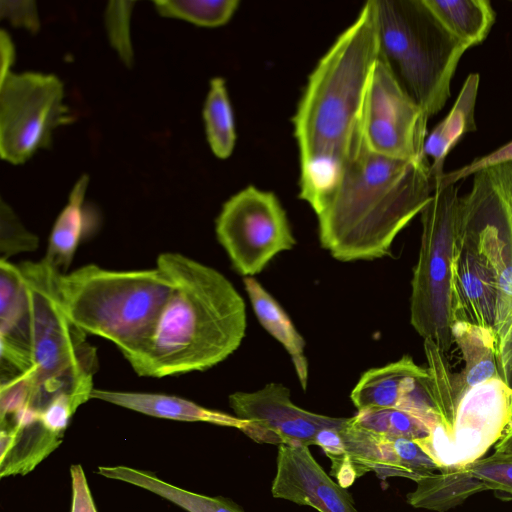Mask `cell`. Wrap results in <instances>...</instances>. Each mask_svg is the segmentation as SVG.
I'll return each instance as SVG.
<instances>
[{
  "mask_svg": "<svg viewBox=\"0 0 512 512\" xmlns=\"http://www.w3.org/2000/svg\"><path fill=\"white\" fill-rule=\"evenodd\" d=\"M134 5V1H110L104 10L108 41L126 67H131L134 63L130 30Z\"/></svg>",
  "mask_w": 512,
  "mask_h": 512,
  "instance_id": "cell-30",
  "label": "cell"
},
{
  "mask_svg": "<svg viewBox=\"0 0 512 512\" xmlns=\"http://www.w3.org/2000/svg\"><path fill=\"white\" fill-rule=\"evenodd\" d=\"M91 398L109 402L145 415L187 422H207L241 430L246 421L205 408L190 400L156 393L113 391L94 388Z\"/></svg>",
  "mask_w": 512,
  "mask_h": 512,
  "instance_id": "cell-18",
  "label": "cell"
},
{
  "mask_svg": "<svg viewBox=\"0 0 512 512\" xmlns=\"http://www.w3.org/2000/svg\"><path fill=\"white\" fill-rule=\"evenodd\" d=\"M72 485L71 512H97L89 485L80 464L70 467Z\"/></svg>",
  "mask_w": 512,
  "mask_h": 512,
  "instance_id": "cell-37",
  "label": "cell"
},
{
  "mask_svg": "<svg viewBox=\"0 0 512 512\" xmlns=\"http://www.w3.org/2000/svg\"><path fill=\"white\" fill-rule=\"evenodd\" d=\"M468 469L487 486L512 499V454L493 453L467 465Z\"/></svg>",
  "mask_w": 512,
  "mask_h": 512,
  "instance_id": "cell-32",
  "label": "cell"
},
{
  "mask_svg": "<svg viewBox=\"0 0 512 512\" xmlns=\"http://www.w3.org/2000/svg\"><path fill=\"white\" fill-rule=\"evenodd\" d=\"M439 23L468 48L482 43L496 20L488 0H423Z\"/></svg>",
  "mask_w": 512,
  "mask_h": 512,
  "instance_id": "cell-25",
  "label": "cell"
},
{
  "mask_svg": "<svg viewBox=\"0 0 512 512\" xmlns=\"http://www.w3.org/2000/svg\"><path fill=\"white\" fill-rule=\"evenodd\" d=\"M459 198L456 184L436 187L420 213L421 242L411 281L410 323L445 354L453 344L451 268Z\"/></svg>",
  "mask_w": 512,
  "mask_h": 512,
  "instance_id": "cell-8",
  "label": "cell"
},
{
  "mask_svg": "<svg viewBox=\"0 0 512 512\" xmlns=\"http://www.w3.org/2000/svg\"><path fill=\"white\" fill-rule=\"evenodd\" d=\"M202 116L205 134L212 153L219 159H227L236 143L234 113L225 80L214 77L210 80Z\"/></svg>",
  "mask_w": 512,
  "mask_h": 512,
  "instance_id": "cell-27",
  "label": "cell"
},
{
  "mask_svg": "<svg viewBox=\"0 0 512 512\" xmlns=\"http://www.w3.org/2000/svg\"><path fill=\"white\" fill-rule=\"evenodd\" d=\"M378 57L376 11L369 0L312 70L292 119L299 197L315 214L362 143L365 94Z\"/></svg>",
  "mask_w": 512,
  "mask_h": 512,
  "instance_id": "cell-1",
  "label": "cell"
},
{
  "mask_svg": "<svg viewBox=\"0 0 512 512\" xmlns=\"http://www.w3.org/2000/svg\"><path fill=\"white\" fill-rule=\"evenodd\" d=\"M357 428L386 440L420 441L430 435V428L417 415L399 408H369L350 418Z\"/></svg>",
  "mask_w": 512,
  "mask_h": 512,
  "instance_id": "cell-28",
  "label": "cell"
},
{
  "mask_svg": "<svg viewBox=\"0 0 512 512\" xmlns=\"http://www.w3.org/2000/svg\"><path fill=\"white\" fill-rule=\"evenodd\" d=\"M30 303L32 367L29 405L40 412L57 395L67 393L80 405L91 398L96 350L59 302L56 276L60 272L44 258L18 264Z\"/></svg>",
  "mask_w": 512,
  "mask_h": 512,
  "instance_id": "cell-5",
  "label": "cell"
},
{
  "mask_svg": "<svg viewBox=\"0 0 512 512\" xmlns=\"http://www.w3.org/2000/svg\"><path fill=\"white\" fill-rule=\"evenodd\" d=\"M373 1L380 57L426 115H436L451 95L452 78L469 48L439 23L423 0Z\"/></svg>",
  "mask_w": 512,
  "mask_h": 512,
  "instance_id": "cell-6",
  "label": "cell"
},
{
  "mask_svg": "<svg viewBox=\"0 0 512 512\" xmlns=\"http://www.w3.org/2000/svg\"><path fill=\"white\" fill-rule=\"evenodd\" d=\"M243 283L258 321L286 349L302 389L306 390L308 363L304 338L277 300L254 277H244Z\"/></svg>",
  "mask_w": 512,
  "mask_h": 512,
  "instance_id": "cell-22",
  "label": "cell"
},
{
  "mask_svg": "<svg viewBox=\"0 0 512 512\" xmlns=\"http://www.w3.org/2000/svg\"><path fill=\"white\" fill-rule=\"evenodd\" d=\"M497 287L480 253L456 235L451 268V313L454 322L493 328L496 320Z\"/></svg>",
  "mask_w": 512,
  "mask_h": 512,
  "instance_id": "cell-16",
  "label": "cell"
},
{
  "mask_svg": "<svg viewBox=\"0 0 512 512\" xmlns=\"http://www.w3.org/2000/svg\"><path fill=\"white\" fill-rule=\"evenodd\" d=\"M38 243V237L22 225L12 208L1 199L0 260H7L20 252L34 251Z\"/></svg>",
  "mask_w": 512,
  "mask_h": 512,
  "instance_id": "cell-31",
  "label": "cell"
},
{
  "mask_svg": "<svg viewBox=\"0 0 512 512\" xmlns=\"http://www.w3.org/2000/svg\"><path fill=\"white\" fill-rule=\"evenodd\" d=\"M512 423V387L500 377L467 391L450 430L433 441H417L439 469L463 467L482 458Z\"/></svg>",
  "mask_w": 512,
  "mask_h": 512,
  "instance_id": "cell-12",
  "label": "cell"
},
{
  "mask_svg": "<svg viewBox=\"0 0 512 512\" xmlns=\"http://www.w3.org/2000/svg\"><path fill=\"white\" fill-rule=\"evenodd\" d=\"M0 54H1V68L0 77L10 73L12 66L15 62L16 52L14 43L10 35L5 31H0Z\"/></svg>",
  "mask_w": 512,
  "mask_h": 512,
  "instance_id": "cell-38",
  "label": "cell"
},
{
  "mask_svg": "<svg viewBox=\"0 0 512 512\" xmlns=\"http://www.w3.org/2000/svg\"><path fill=\"white\" fill-rule=\"evenodd\" d=\"M157 267L172 290L139 354V376L166 377L207 370L230 356L245 337L246 305L216 269L180 253H162Z\"/></svg>",
  "mask_w": 512,
  "mask_h": 512,
  "instance_id": "cell-2",
  "label": "cell"
},
{
  "mask_svg": "<svg viewBox=\"0 0 512 512\" xmlns=\"http://www.w3.org/2000/svg\"><path fill=\"white\" fill-rule=\"evenodd\" d=\"M0 18L33 34L40 29L39 13L33 0H1Z\"/></svg>",
  "mask_w": 512,
  "mask_h": 512,
  "instance_id": "cell-36",
  "label": "cell"
},
{
  "mask_svg": "<svg viewBox=\"0 0 512 512\" xmlns=\"http://www.w3.org/2000/svg\"><path fill=\"white\" fill-rule=\"evenodd\" d=\"M216 236L234 269L253 277L296 244L277 196L249 185L230 197L216 219Z\"/></svg>",
  "mask_w": 512,
  "mask_h": 512,
  "instance_id": "cell-10",
  "label": "cell"
},
{
  "mask_svg": "<svg viewBox=\"0 0 512 512\" xmlns=\"http://www.w3.org/2000/svg\"><path fill=\"white\" fill-rule=\"evenodd\" d=\"M494 453L512 454V423L494 445Z\"/></svg>",
  "mask_w": 512,
  "mask_h": 512,
  "instance_id": "cell-39",
  "label": "cell"
},
{
  "mask_svg": "<svg viewBox=\"0 0 512 512\" xmlns=\"http://www.w3.org/2000/svg\"><path fill=\"white\" fill-rule=\"evenodd\" d=\"M472 176L470 191L459 198L457 235L480 253L494 277L497 366L512 387V161Z\"/></svg>",
  "mask_w": 512,
  "mask_h": 512,
  "instance_id": "cell-7",
  "label": "cell"
},
{
  "mask_svg": "<svg viewBox=\"0 0 512 512\" xmlns=\"http://www.w3.org/2000/svg\"><path fill=\"white\" fill-rule=\"evenodd\" d=\"M429 375L409 355L385 366L365 371L350 398L358 411L369 408H400L404 398L421 378Z\"/></svg>",
  "mask_w": 512,
  "mask_h": 512,
  "instance_id": "cell-19",
  "label": "cell"
},
{
  "mask_svg": "<svg viewBox=\"0 0 512 512\" xmlns=\"http://www.w3.org/2000/svg\"><path fill=\"white\" fill-rule=\"evenodd\" d=\"M452 339L464 360L463 370L454 375V389L459 402L471 388L500 377L497 366L496 337L493 328L454 322Z\"/></svg>",
  "mask_w": 512,
  "mask_h": 512,
  "instance_id": "cell-20",
  "label": "cell"
},
{
  "mask_svg": "<svg viewBox=\"0 0 512 512\" xmlns=\"http://www.w3.org/2000/svg\"><path fill=\"white\" fill-rule=\"evenodd\" d=\"M509 161H512V141L487 155L474 159L461 168L444 173L436 182V187H446L456 184L458 181L473 175L483 168Z\"/></svg>",
  "mask_w": 512,
  "mask_h": 512,
  "instance_id": "cell-35",
  "label": "cell"
},
{
  "mask_svg": "<svg viewBox=\"0 0 512 512\" xmlns=\"http://www.w3.org/2000/svg\"><path fill=\"white\" fill-rule=\"evenodd\" d=\"M0 347L2 362L18 373L31 369L30 303L19 265L0 260Z\"/></svg>",
  "mask_w": 512,
  "mask_h": 512,
  "instance_id": "cell-17",
  "label": "cell"
},
{
  "mask_svg": "<svg viewBox=\"0 0 512 512\" xmlns=\"http://www.w3.org/2000/svg\"><path fill=\"white\" fill-rule=\"evenodd\" d=\"M31 381L28 371L7 375L0 387V414L4 420L30 403Z\"/></svg>",
  "mask_w": 512,
  "mask_h": 512,
  "instance_id": "cell-33",
  "label": "cell"
},
{
  "mask_svg": "<svg viewBox=\"0 0 512 512\" xmlns=\"http://www.w3.org/2000/svg\"><path fill=\"white\" fill-rule=\"evenodd\" d=\"M488 490L486 484L466 466L441 468L416 481V488L407 495L415 508L445 512L468 497Z\"/></svg>",
  "mask_w": 512,
  "mask_h": 512,
  "instance_id": "cell-23",
  "label": "cell"
},
{
  "mask_svg": "<svg viewBox=\"0 0 512 512\" xmlns=\"http://www.w3.org/2000/svg\"><path fill=\"white\" fill-rule=\"evenodd\" d=\"M239 0H157V13L166 18L183 20L200 27H219L230 21Z\"/></svg>",
  "mask_w": 512,
  "mask_h": 512,
  "instance_id": "cell-29",
  "label": "cell"
},
{
  "mask_svg": "<svg viewBox=\"0 0 512 512\" xmlns=\"http://www.w3.org/2000/svg\"><path fill=\"white\" fill-rule=\"evenodd\" d=\"M276 464L273 497L319 512H358L348 491L328 476L308 446L279 445Z\"/></svg>",
  "mask_w": 512,
  "mask_h": 512,
  "instance_id": "cell-14",
  "label": "cell"
},
{
  "mask_svg": "<svg viewBox=\"0 0 512 512\" xmlns=\"http://www.w3.org/2000/svg\"><path fill=\"white\" fill-rule=\"evenodd\" d=\"M89 176L82 174L74 183L68 201L52 227L44 259L65 274L72 263L85 226V194Z\"/></svg>",
  "mask_w": 512,
  "mask_h": 512,
  "instance_id": "cell-26",
  "label": "cell"
},
{
  "mask_svg": "<svg viewBox=\"0 0 512 512\" xmlns=\"http://www.w3.org/2000/svg\"><path fill=\"white\" fill-rule=\"evenodd\" d=\"M74 120L64 87L54 74L10 73L0 77V156L20 165L52 144L55 130Z\"/></svg>",
  "mask_w": 512,
  "mask_h": 512,
  "instance_id": "cell-9",
  "label": "cell"
},
{
  "mask_svg": "<svg viewBox=\"0 0 512 512\" xmlns=\"http://www.w3.org/2000/svg\"><path fill=\"white\" fill-rule=\"evenodd\" d=\"M41 422L22 430L1 428L0 476L27 474L62 443Z\"/></svg>",
  "mask_w": 512,
  "mask_h": 512,
  "instance_id": "cell-24",
  "label": "cell"
},
{
  "mask_svg": "<svg viewBox=\"0 0 512 512\" xmlns=\"http://www.w3.org/2000/svg\"><path fill=\"white\" fill-rule=\"evenodd\" d=\"M428 159L407 161L363 142L316 213L321 246L341 262L391 253L398 234L422 212L436 187Z\"/></svg>",
  "mask_w": 512,
  "mask_h": 512,
  "instance_id": "cell-3",
  "label": "cell"
},
{
  "mask_svg": "<svg viewBox=\"0 0 512 512\" xmlns=\"http://www.w3.org/2000/svg\"><path fill=\"white\" fill-rule=\"evenodd\" d=\"M428 118L401 87L379 52L362 113L361 132L366 147L390 158L426 160L424 144Z\"/></svg>",
  "mask_w": 512,
  "mask_h": 512,
  "instance_id": "cell-11",
  "label": "cell"
},
{
  "mask_svg": "<svg viewBox=\"0 0 512 512\" xmlns=\"http://www.w3.org/2000/svg\"><path fill=\"white\" fill-rule=\"evenodd\" d=\"M79 406L71 395L59 394L42 410L40 422L48 431L63 436L69 420Z\"/></svg>",
  "mask_w": 512,
  "mask_h": 512,
  "instance_id": "cell-34",
  "label": "cell"
},
{
  "mask_svg": "<svg viewBox=\"0 0 512 512\" xmlns=\"http://www.w3.org/2000/svg\"><path fill=\"white\" fill-rule=\"evenodd\" d=\"M346 457L357 477L375 472L385 480L405 477L413 481L439 470L436 462L413 440H386L361 430L348 418L341 429Z\"/></svg>",
  "mask_w": 512,
  "mask_h": 512,
  "instance_id": "cell-15",
  "label": "cell"
},
{
  "mask_svg": "<svg viewBox=\"0 0 512 512\" xmlns=\"http://www.w3.org/2000/svg\"><path fill=\"white\" fill-rule=\"evenodd\" d=\"M56 286L67 318L84 333L114 343L128 362L146 345L173 287L157 266L115 271L95 264L58 272Z\"/></svg>",
  "mask_w": 512,
  "mask_h": 512,
  "instance_id": "cell-4",
  "label": "cell"
},
{
  "mask_svg": "<svg viewBox=\"0 0 512 512\" xmlns=\"http://www.w3.org/2000/svg\"><path fill=\"white\" fill-rule=\"evenodd\" d=\"M479 82V74L467 76L450 112L426 138L424 154L433 160L430 170L435 182L445 173L444 161L449 152L466 133L477 128L475 106Z\"/></svg>",
  "mask_w": 512,
  "mask_h": 512,
  "instance_id": "cell-21",
  "label": "cell"
},
{
  "mask_svg": "<svg viewBox=\"0 0 512 512\" xmlns=\"http://www.w3.org/2000/svg\"><path fill=\"white\" fill-rule=\"evenodd\" d=\"M228 399L235 416L246 421L241 431L261 444L314 445L321 429L340 427L348 420L300 408L281 383L272 382L254 392H235Z\"/></svg>",
  "mask_w": 512,
  "mask_h": 512,
  "instance_id": "cell-13",
  "label": "cell"
}]
</instances>
